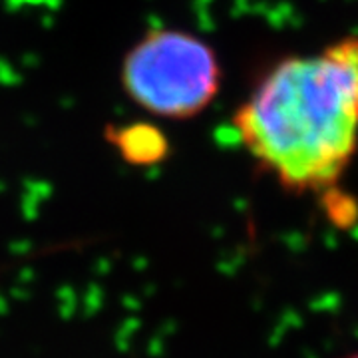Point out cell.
I'll return each mask as SVG.
<instances>
[{"label":"cell","mask_w":358,"mask_h":358,"mask_svg":"<svg viewBox=\"0 0 358 358\" xmlns=\"http://www.w3.org/2000/svg\"><path fill=\"white\" fill-rule=\"evenodd\" d=\"M30 249H32V243H30V241H18V243L10 245V253H13L14 257H24Z\"/></svg>","instance_id":"12"},{"label":"cell","mask_w":358,"mask_h":358,"mask_svg":"<svg viewBox=\"0 0 358 358\" xmlns=\"http://www.w3.org/2000/svg\"><path fill=\"white\" fill-rule=\"evenodd\" d=\"M103 138L131 167H155L171 155V141L167 134L148 120L108 124Z\"/></svg>","instance_id":"3"},{"label":"cell","mask_w":358,"mask_h":358,"mask_svg":"<svg viewBox=\"0 0 358 358\" xmlns=\"http://www.w3.org/2000/svg\"><path fill=\"white\" fill-rule=\"evenodd\" d=\"M122 307L126 308V310H140L141 305L136 296H131V294H124V296H122Z\"/></svg>","instance_id":"13"},{"label":"cell","mask_w":358,"mask_h":358,"mask_svg":"<svg viewBox=\"0 0 358 358\" xmlns=\"http://www.w3.org/2000/svg\"><path fill=\"white\" fill-rule=\"evenodd\" d=\"M8 315V301L0 294V317Z\"/></svg>","instance_id":"14"},{"label":"cell","mask_w":358,"mask_h":358,"mask_svg":"<svg viewBox=\"0 0 358 358\" xmlns=\"http://www.w3.org/2000/svg\"><path fill=\"white\" fill-rule=\"evenodd\" d=\"M324 54L345 74L348 86L358 102V36H348V38L334 42L333 46L324 50Z\"/></svg>","instance_id":"5"},{"label":"cell","mask_w":358,"mask_h":358,"mask_svg":"<svg viewBox=\"0 0 358 358\" xmlns=\"http://www.w3.org/2000/svg\"><path fill=\"white\" fill-rule=\"evenodd\" d=\"M103 303H106V293H103L102 285L90 282L84 291V296H82V317L84 319L96 317L103 308Z\"/></svg>","instance_id":"6"},{"label":"cell","mask_w":358,"mask_h":358,"mask_svg":"<svg viewBox=\"0 0 358 358\" xmlns=\"http://www.w3.org/2000/svg\"><path fill=\"white\" fill-rule=\"evenodd\" d=\"M320 197V207L322 213L327 215L329 223L336 229H350L358 223V199L350 193L343 192L338 185L322 192Z\"/></svg>","instance_id":"4"},{"label":"cell","mask_w":358,"mask_h":358,"mask_svg":"<svg viewBox=\"0 0 358 358\" xmlns=\"http://www.w3.org/2000/svg\"><path fill=\"white\" fill-rule=\"evenodd\" d=\"M56 307L62 320H72L78 313V293L72 285H60L56 291Z\"/></svg>","instance_id":"7"},{"label":"cell","mask_w":358,"mask_h":358,"mask_svg":"<svg viewBox=\"0 0 358 358\" xmlns=\"http://www.w3.org/2000/svg\"><path fill=\"white\" fill-rule=\"evenodd\" d=\"M114 267V263H112V259L110 257H98L96 259V263H94V275L96 277H106V275H110V271Z\"/></svg>","instance_id":"9"},{"label":"cell","mask_w":358,"mask_h":358,"mask_svg":"<svg viewBox=\"0 0 358 358\" xmlns=\"http://www.w3.org/2000/svg\"><path fill=\"white\" fill-rule=\"evenodd\" d=\"M338 358H358V350H352V352H346V355H343V357Z\"/></svg>","instance_id":"15"},{"label":"cell","mask_w":358,"mask_h":358,"mask_svg":"<svg viewBox=\"0 0 358 358\" xmlns=\"http://www.w3.org/2000/svg\"><path fill=\"white\" fill-rule=\"evenodd\" d=\"M34 279H36V273H34V268L26 267V268H22L20 273H18L16 282H18V285H26V287H30V285L34 282Z\"/></svg>","instance_id":"11"},{"label":"cell","mask_w":358,"mask_h":358,"mask_svg":"<svg viewBox=\"0 0 358 358\" xmlns=\"http://www.w3.org/2000/svg\"><path fill=\"white\" fill-rule=\"evenodd\" d=\"M10 294H13L16 301H28V299L32 296V291H30V287H26V285L14 282L13 289H10Z\"/></svg>","instance_id":"10"},{"label":"cell","mask_w":358,"mask_h":358,"mask_svg":"<svg viewBox=\"0 0 358 358\" xmlns=\"http://www.w3.org/2000/svg\"><path fill=\"white\" fill-rule=\"evenodd\" d=\"M140 324L141 322L138 317H129V319H126L117 327V331L114 334V346L117 352H128L131 338H134L136 331L140 329Z\"/></svg>","instance_id":"8"},{"label":"cell","mask_w":358,"mask_h":358,"mask_svg":"<svg viewBox=\"0 0 358 358\" xmlns=\"http://www.w3.org/2000/svg\"><path fill=\"white\" fill-rule=\"evenodd\" d=\"M239 141L287 193L331 189L358 150V102L338 66L320 56L285 58L233 115Z\"/></svg>","instance_id":"1"},{"label":"cell","mask_w":358,"mask_h":358,"mask_svg":"<svg viewBox=\"0 0 358 358\" xmlns=\"http://www.w3.org/2000/svg\"><path fill=\"white\" fill-rule=\"evenodd\" d=\"M223 82L217 52L179 28L148 30L120 64L124 94L143 112L192 120L217 98Z\"/></svg>","instance_id":"2"}]
</instances>
